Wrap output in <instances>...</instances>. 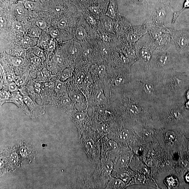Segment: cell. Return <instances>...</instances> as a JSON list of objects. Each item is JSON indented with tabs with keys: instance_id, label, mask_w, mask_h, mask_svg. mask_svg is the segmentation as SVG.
I'll use <instances>...</instances> for the list:
<instances>
[{
	"instance_id": "6da1fadb",
	"label": "cell",
	"mask_w": 189,
	"mask_h": 189,
	"mask_svg": "<svg viewBox=\"0 0 189 189\" xmlns=\"http://www.w3.org/2000/svg\"><path fill=\"white\" fill-rule=\"evenodd\" d=\"M172 38L180 54L189 51V31L171 30Z\"/></svg>"
},
{
	"instance_id": "7a4b0ae2",
	"label": "cell",
	"mask_w": 189,
	"mask_h": 189,
	"mask_svg": "<svg viewBox=\"0 0 189 189\" xmlns=\"http://www.w3.org/2000/svg\"><path fill=\"white\" fill-rule=\"evenodd\" d=\"M22 95L23 97L24 102L27 105L29 111L32 112L31 114L33 113L35 115H39L42 112H43L45 108L44 105L38 104L36 102V101L32 99L27 94H22Z\"/></svg>"
},
{
	"instance_id": "3957f363",
	"label": "cell",
	"mask_w": 189,
	"mask_h": 189,
	"mask_svg": "<svg viewBox=\"0 0 189 189\" xmlns=\"http://www.w3.org/2000/svg\"><path fill=\"white\" fill-rule=\"evenodd\" d=\"M11 97L8 102H12L14 103L18 107L19 109L24 111L27 114H31L27 105L24 101L23 97L20 93V91L13 92H10Z\"/></svg>"
},
{
	"instance_id": "277c9868",
	"label": "cell",
	"mask_w": 189,
	"mask_h": 189,
	"mask_svg": "<svg viewBox=\"0 0 189 189\" xmlns=\"http://www.w3.org/2000/svg\"><path fill=\"white\" fill-rule=\"evenodd\" d=\"M69 97L77 109L83 110L86 107V101L83 95L80 93L75 92H69Z\"/></svg>"
},
{
	"instance_id": "5b68a950",
	"label": "cell",
	"mask_w": 189,
	"mask_h": 189,
	"mask_svg": "<svg viewBox=\"0 0 189 189\" xmlns=\"http://www.w3.org/2000/svg\"><path fill=\"white\" fill-rule=\"evenodd\" d=\"M53 75L46 68L43 67L38 72L36 78L34 79L35 81L40 83H45L50 81L52 79Z\"/></svg>"
},
{
	"instance_id": "8992f818",
	"label": "cell",
	"mask_w": 189,
	"mask_h": 189,
	"mask_svg": "<svg viewBox=\"0 0 189 189\" xmlns=\"http://www.w3.org/2000/svg\"><path fill=\"white\" fill-rule=\"evenodd\" d=\"M170 59L169 53L164 52L159 54L157 59V62L159 66H165L169 62Z\"/></svg>"
},
{
	"instance_id": "52a82bcc",
	"label": "cell",
	"mask_w": 189,
	"mask_h": 189,
	"mask_svg": "<svg viewBox=\"0 0 189 189\" xmlns=\"http://www.w3.org/2000/svg\"><path fill=\"white\" fill-rule=\"evenodd\" d=\"M50 36L47 34H42L38 39V46L44 50H47L50 40Z\"/></svg>"
},
{
	"instance_id": "ba28073f",
	"label": "cell",
	"mask_w": 189,
	"mask_h": 189,
	"mask_svg": "<svg viewBox=\"0 0 189 189\" xmlns=\"http://www.w3.org/2000/svg\"><path fill=\"white\" fill-rule=\"evenodd\" d=\"M125 183L122 180L113 178L110 180L107 188L111 189H122L125 187Z\"/></svg>"
},
{
	"instance_id": "9c48e42d",
	"label": "cell",
	"mask_w": 189,
	"mask_h": 189,
	"mask_svg": "<svg viewBox=\"0 0 189 189\" xmlns=\"http://www.w3.org/2000/svg\"><path fill=\"white\" fill-rule=\"evenodd\" d=\"M42 35V29L35 26L30 29L27 33V36L31 38H39Z\"/></svg>"
},
{
	"instance_id": "30bf717a",
	"label": "cell",
	"mask_w": 189,
	"mask_h": 189,
	"mask_svg": "<svg viewBox=\"0 0 189 189\" xmlns=\"http://www.w3.org/2000/svg\"><path fill=\"white\" fill-rule=\"evenodd\" d=\"M36 38H31L30 37L27 36H24L22 38V43L24 46L29 47L31 48L32 47L36 46V43L35 42V40Z\"/></svg>"
},
{
	"instance_id": "8fae6325",
	"label": "cell",
	"mask_w": 189,
	"mask_h": 189,
	"mask_svg": "<svg viewBox=\"0 0 189 189\" xmlns=\"http://www.w3.org/2000/svg\"><path fill=\"white\" fill-rule=\"evenodd\" d=\"M11 97V94L9 91L1 89L0 92V105L1 107L4 103L8 102Z\"/></svg>"
},
{
	"instance_id": "7c38bea8",
	"label": "cell",
	"mask_w": 189,
	"mask_h": 189,
	"mask_svg": "<svg viewBox=\"0 0 189 189\" xmlns=\"http://www.w3.org/2000/svg\"><path fill=\"white\" fill-rule=\"evenodd\" d=\"M9 61L10 64L15 67H20L24 64V59L22 57L17 56L10 57Z\"/></svg>"
},
{
	"instance_id": "4fadbf2b",
	"label": "cell",
	"mask_w": 189,
	"mask_h": 189,
	"mask_svg": "<svg viewBox=\"0 0 189 189\" xmlns=\"http://www.w3.org/2000/svg\"><path fill=\"white\" fill-rule=\"evenodd\" d=\"M73 69L71 68H66L59 75L60 80L64 82L71 78L72 76Z\"/></svg>"
},
{
	"instance_id": "5bb4252c",
	"label": "cell",
	"mask_w": 189,
	"mask_h": 189,
	"mask_svg": "<svg viewBox=\"0 0 189 189\" xmlns=\"http://www.w3.org/2000/svg\"><path fill=\"white\" fill-rule=\"evenodd\" d=\"M31 52L33 54L43 60H45L46 54L44 50L41 47L38 46H35L32 47Z\"/></svg>"
},
{
	"instance_id": "9a60e30c",
	"label": "cell",
	"mask_w": 189,
	"mask_h": 189,
	"mask_svg": "<svg viewBox=\"0 0 189 189\" xmlns=\"http://www.w3.org/2000/svg\"><path fill=\"white\" fill-rule=\"evenodd\" d=\"M127 108L130 113L134 115L138 114L141 111V106L135 103H132L129 105Z\"/></svg>"
},
{
	"instance_id": "2e32d148",
	"label": "cell",
	"mask_w": 189,
	"mask_h": 189,
	"mask_svg": "<svg viewBox=\"0 0 189 189\" xmlns=\"http://www.w3.org/2000/svg\"><path fill=\"white\" fill-rule=\"evenodd\" d=\"M76 38L79 40L82 41L86 37L87 33L85 28L82 26H79L77 28L76 31Z\"/></svg>"
},
{
	"instance_id": "e0dca14e",
	"label": "cell",
	"mask_w": 189,
	"mask_h": 189,
	"mask_svg": "<svg viewBox=\"0 0 189 189\" xmlns=\"http://www.w3.org/2000/svg\"><path fill=\"white\" fill-rule=\"evenodd\" d=\"M52 60L55 64L59 66L62 65L64 64V59L63 56L58 52H56L52 57Z\"/></svg>"
},
{
	"instance_id": "ac0fdd59",
	"label": "cell",
	"mask_w": 189,
	"mask_h": 189,
	"mask_svg": "<svg viewBox=\"0 0 189 189\" xmlns=\"http://www.w3.org/2000/svg\"><path fill=\"white\" fill-rule=\"evenodd\" d=\"M115 13L114 4L113 2L111 1L106 15L111 18L115 19L116 18V14Z\"/></svg>"
},
{
	"instance_id": "d6986e66",
	"label": "cell",
	"mask_w": 189,
	"mask_h": 189,
	"mask_svg": "<svg viewBox=\"0 0 189 189\" xmlns=\"http://www.w3.org/2000/svg\"><path fill=\"white\" fill-rule=\"evenodd\" d=\"M129 132L128 130L124 129L120 131L118 134L117 137L121 141H127L129 137Z\"/></svg>"
},
{
	"instance_id": "ffe728a7",
	"label": "cell",
	"mask_w": 189,
	"mask_h": 189,
	"mask_svg": "<svg viewBox=\"0 0 189 189\" xmlns=\"http://www.w3.org/2000/svg\"><path fill=\"white\" fill-rule=\"evenodd\" d=\"M86 76L83 72L79 71L76 74L75 77V82L78 85L83 83Z\"/></svg>"
},
{
	"instance_id": "44dd1931",
	"label": "cell",
	"mask_w": 189,
	"mask_h": 189,
	"mask_svg": "<svg viewBox=\"0 0 189 189\" xmlns=\"http://www.w3.org/2000/svg\"><path fill=\"white\" fill-rule=\"evenodd\" d=\"M5 90L10 92H15L19 90V87L15 82H8Z\"/></svg>"
},
{
	"instance_id": "7402d4cb",
	"label": "cell",
	"mask_w": 189,
	"mask_h": 189,
	"mask_svg": "<svg viewBox=\"0 0 189 189\" xmlns=\"http://www.w3.org/2000/svg\"><path fill=\"white\" fill-rule=\"evenodd\" d=\"M166 182L168 187L169 188H174L178 186V181L176 178H173L172 177H170L167 178Z\"/></svg>"
},
{
	"instance_id": "603a6c76",
	"label": "cell",
	"mask_w": 189,
	"mask_h": 189,
	"mask_svg": "<svg viewBox=\"0 0 189 189\" xmlns=\"http://www.w3.org/2000/svg\"><path fill=\"white\" fill-rule=\"evenodd\" d=\"M106 68L103 64L100 65L95 66L94 69L96 72L100 77H103L104 76L106 73Z\"/></svg>"
},
{
	"instance_id": "cb8c5ba5",
	"label": "cell",
	"mask_w": 189,
	"mask_h": 189,
	"mask_svg": "<svg viewBox=\"0 0 189 189\" xmlns=\"http://www.w3.org/2000/svg\"><path fill=\"white\" fill-rule=\"evenodd\" d=\"M95 98L98 102L101 103L103 102L106 100V97L104 92L102 89L98 90L96 94Z\"/></svg>"
},
{
	"instance_id": "d4e9b609",
	"label": "cell",
	"mask_w": 189,
	"mask_h": 189,
	"mask_svg": "<svg viewBox=\"0 0 189 189\" xmlns=\"http://www.w3.org/2000/svg\"><path fill=\"white\" fill-rule=\"evenodd\" d=\"M144 89L145 92L148 94L153 93L155 91L154 86L151 83H146L144 85Z\"/></svg>"
},
{
	"instance_id": "484cf974",
	"label": "cell",
	"mask_w": 189,
	"mask_h": 189,
	"mask_svg": "<svg viewBox=\"0 0 189 189\" xmlns=\"http://www.w3.org/2000/svg\"><path fill=\"white\" fill-rule=\"evenodd\" d=\"M128 160L129 158L127 157L125 155L122 156L117 160V164L120 167H123L127 164Z\"/></svg>"
},
{
	"instance_id": "4316f807",
	"label": "cell",
	"mask_w": 189,
	"mask_h": 189,
	"mask_svg": "<svg viewBox=\"0 0 189 189\" xmlns=\"http://www.w3.org/2000/svg\"><path fill=\"white\" fill-rule=\"evenodd\" d=\"M85 117V114L83 112H79L75 114L74 116V120L76 122L81 123L84 120Z\"/></svg>"
},
{
	"instance_id": "83f0119b",
	"label": "cell",
	"mask_w": 189,
	"mask_h": 189,
	"mask_svg": "<svg viewBox=\"0 0 189 189\" xmlns=\"http://www.w3.org/2000/svg\"><path fill=\"white\" fill-rule=\"evenodd\" d=\"M34 87L35 92H36L38 97L40 99L41 98L40 94H41L42 90V83L35 81L34 84Z\"/></svg>"
},
{
	"instance_id": "f1b7e54d",
	"label": "cell",
	"mask_w": 189,
	"mask_h": 189,
	"mask_svg": "<svg viewBox=\"0 0 189 189\" xmlns=\"http://www.w3.org/2000/svg\"><path fill=\"white\" fill-rule=\"evenodd\" d=\"M12 27L15 31L18 32H22L24 30L23 26L20 22L15 21L12 24Z\"/></svg>"
},
{
	"instance_id": "f546056e",
	"label": "cell",
	"mask_w": 189,
	"mask_h": 189,
	"mask_svg": "<svg viewBox=\"0 0 189 189\" xmlns=\"http://www.w3.org/2000/svg\"><path fill=\"white\" fill-rule=\"evenodd\" d=\"M68 22L67 18H64L60 19L59 22H57V25L60 29H64L66 27Z\"/></svg>"
},
{
	"instance_id": "4dcf8cb0",
	"label": "cell",
	"mask_w": 189,
	"mask_h": 189,
	"mask_svg": "<svg viewBox=\"0 0 189 189\" xmlns=\"http://www.w3.org/2000/svg\"><path fill=\"white\" fill-rule=\"evenodd\" d=\"M36 25L41 29H45L47 26V23L45 21L39 19L36 21Z\"/></svg>"
},
{
	"instance_id": "1f68e13d",
	"label": "cell",
	"mask_w": 189,
	"mask_h": 189,
	"mask_svg": "<svg viewBox=\"0 0 189 189\" xmlns=\"http://www.w3.org/2000/svg\"><path fill=\"white\" fill-rule=\"evenodd\" d=\"M56 43L53 39H51L49 43L48 47H47V50L50 52H52L55 50V47Z\"/></svg>"
},
{
	"instance_id": "d6a6232c",
	"label": "cell",
	"mask_w": 189,
	"mask_h": 189,
	"mask_svg": "<svg viewBox=\"0 0 189 189\" xmlns=\"http://www.w3.org/2000/svg\"><path fill=\"white\" fill-rule=\"evenodd\" d=\"M125 82L124 78L123 77H122L121 75H118L115 78L114 81L115 85L117 86L123 85Z\"/></svg>"
},
{
	"instance_id": "836d02e7",
	"label": "cell",
	"mask_w": 189,
	"mask_h": 189,
	"mask_svg": "<svg viewBox=\"0 0 189 189\" xmlns=\"http://www.w3.org/2000/svg\"><path fill=\"white\" fill-rule=\"evenodd\" d=\"M166 136L168 141H172L176 138V134L173 131H168L166 133Z\"/></svg>"
},
{
	"instance_id": "e575fe53",
	"label": "cell",
	"mask_w": 189,
	"mask_h": 189,
	"mask_svg": "<svg viewBox=\"0 0 189 189\" xmlns=\"http://www.w3.org/2000/svg\"><path fill=\"white\" fill-rule=\"evenodd\" d=\"M15 12L18 15L21 16L23 15L24 13V8L22 6H17L15 8Z\"/></svg>"
},
{
	"instance_id": "d590c367",
	"label": "cell",
	"mask_w": 189,
	"mask_h": 189,
	"mask_svg": "<svg viewBox=\"0 0 189 189\" xmlns=\"http://www.w3.org/2000/svg\"><path fill=\"white\" fill-rule=\"evenodd\" d=\"M92 78L90 74H88L86 76L85 80L83 82V85L85 87L89 86L92 83Z\"/></svg>"
},
{
	"instance_id": "8d00e7d4",
	"label": "cell",
	"mask_w": 189,
	"mask_h": 189,
	"mask_svg": "<svg viewBox=\"0 0 189 189\" xmlns=\"http://www.w3.org/2000/svg\"><path fill=\"white\" fill-rule=\"evenodd\" d=\"M36 6V4L34 2L31 1H26L24 3V6L26 8L33 9Z\"/></svg>"
},
{
	"instance_id": "74e56055",
	"label": "cell",
	"mask_w": 189,
	"mask_h": 189,
	"mask_svg": "<svg viewBox=\"0 0 189 189\" xmlns=\"http://www.w3.org/2000/svg\"><path fill=\"white\" fill-rule=\"evenodd\" d=\"M59 33V30L57 29H52L50 32V36L53 38H57Z\"/></svg>"
},
{
	"instance_id": "f35d334b",
	"label": "cell",
	"mask_w": 189,
	"mask_h": 189,
	"mask_svg": "<svg viewBox=\"0 0 189 189\" xmlns=\"http://www.w3.org/2000/svg\"><path fill=\"white\" fill-rule=\"evenodd\" d=\"M87 21L89 24L92 26H94L96 24L95 19L91 16L89 15L87 18Z\"/></svg>"
},
{
	"instance_id": "ab89813d",
	"label": "cell",
	"mask_w": 189,
	"mask_h": 189,
	"mask_svg": "<svg viewBox=\"0 0 189 189\" xmlns=\"http://www.w3.org/2000/svg\"><path fill=\"white\" fill-rule=\"evenodd\" d=\"M89 10L90 11L96 15H98L99 13L100 10L99 7H92L89 8Z\"/></svg>"
},
{
	"instance_id": "60d3db41",
	"label": "cell",
	"mask_w": 189,
	"mask_h": 189,
	"mask_svg": "<svg viewBox=\"0 0 189 189\" xmlns=\"http://www.w3.org/2000/svg\"><path fill=\"white\" fill-rule=\"evenodd\" d=\"M188 8H189V0H185L183 4V8L181 10H179V13L181 14L186 9Z\"/></svg>"
},
{
	"instance_id": "b9f144b4",
	"label": "cell",
	"mask_w": 189,
	"mask_h": 189,
	"mask_svg": "<svg viewBox=\"0 0 189 189\" xmlns=\"http://www.w3.org/2000/svg\"><path fill=\"white\" fill-rule=\"evenodd\" d=\"M173 116L176 118H179L181 116V114L179 111H175L173 114Z\"/></svg>"
},
{
	"instance_id": "7bdbcfd3",
	"label": "cell",
	"mask_w": 189,
	"mask_h": 189,
	"mask_svg": "<svg viewBox=\"0 0 189 189\" xmlns=\"http://www.w3.org/2000/svg\"><path fill=\"white\" fill-rule=\"evenodd\" d=\"M136 181L139 183H143L144 182V180L141 176H137L136 178Z\"/></svg>"
},
{
	"instance_id": "ee69618b",
	"label": "cell",
	"mask_w": 189,
	"mask_h": 189,
	"mask_svg": "<svg viewBox=\"0 0 189 189\" xmlns=\"http://www.w3.org/2000/svg\"><path fill=\"white\" fill-rule=\"evenodd\" d=\"M54 10L57 13H60V12L62 11V8L61 6H57L55 7V8H54Z\"/></svg>"
},
{
	"instance_id": "f6af8a7d",
	"label": "cell",
	"mask_w": 189,
	"mask_h": 189,
	"mask_svg": "<svg viewBox=\"0 0 189 189\" xmlns=\"http://www.w3.org/2000/svg\"><path fill=\"white\" fill-rule=\"evenodd\" d=\"M5 19L2 17H1V27H4L5 25Z\"/></svg>"
},
{
	"instance_id": "bcb514c9",
	"label": "cell",
	"mask_w": 189,
	"mask_h": 189,
	"mask_svg": "<svg viewBox=\"0 0 189 189\" xmlns=\"http://www.w3.org/2000/svg\"><path fill=\"white\" fill-rule=\"evenodd\" d=\"M146 163L149 166H151L153 165L152 160L151 159H148L146 161Z\"/></svg>"
},
{
	"instance_id": "7dc6e473",
	"label": "cell",
	"mask_w": 189,
	"mask_h": 189,
	"mask_svg": "<svg viewBox=\"0 0 189 189\" xmlns=\"http://www.w3.org/2000/svg\"><path fill=\"white\" fill-rule=\"evenodd\" d=\"M185 178L187 181L189 183V173L186 175V176L185 177Z\"/></svg>"
},
{
	"instance_id": "c3c4849f",
	"label": "cell",
	"mask_w": 189,
	"mask_h": 189,
	"mask_svg": "<svg viewBox=\"0 0 189 189\" xmlns=\"http://www.w3.org/2000/svg\"><path fill=\"white\" fill-rule=\"evenodd\" d=\"M186 108L189 109V100L186 103Z\"/></svg>"
},
{
	"instance_id": "681fc988",
	"label": "cell",
	"mask_w": 189,
	"mask_h": 189,
	"mask_svg": "<svg viewBox=\"0 0 189 189\" xmlns=\"http://www.w3.org/2000/svg\"><path fill=\"white\" fill-rule=\"evenodd\" d=\"M187 98L189 100V90L187 92Z\"/></svg>"
},
{
	"instance_id": "f907efd6",
	"label": "cell",
	"mask_w": 189,
	"mask_h": 189,
	"mask_svg": "<svg viewBox=\"0 0 189 189\" xmlns=\"http://www.w3.org/2000/svg\"><path fill=\"white\" fill-rule=\"evenodd\" d=\"M80 1L82 2H85L87 1V0H80Z\"/></svg>"
},
{
	"instance_id": "816d5d0a",
	"label": "cell",
	"mask_w": 189,
	"mask_h": 189,
	"mask_svg": "<svg viewBox=\"0 0 189 189\" xmlns=\"http://www.w3.org/2000/svg\"><path fill=\"white\" fill-rule=\"evenodd\" d=\"M64 1H69V0H64Z\"/></svg>"
}]
</instances>
